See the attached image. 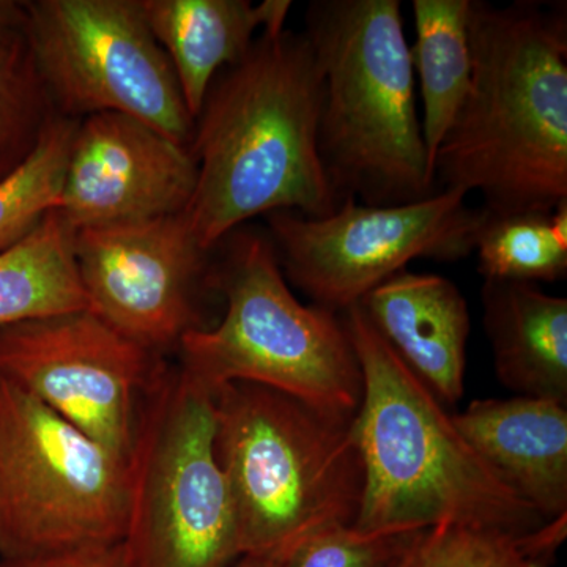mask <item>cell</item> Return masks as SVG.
<instances>
[{"instance_id":"277c9868","label":"cell","mask_w":567,"mask_h":567,"mask_svg":"<svg viewBox=\"0 0 567 567\" xmlns=\"http://www.w3.org/2000/svg\"><path fill=\"white\" fill-rule=\"evenodd\" d=\"M305 24L323 76L320 159L339 200L391 207L440 193L401 2L315 0Z\"/></svg>"},{"instance_id":"ffe728a7","label":"cell","mask_w":567,"mask_h":567,"mask_svg":"<svg viewBox=\"0 0 567 567\" xmlns=\"http://www.w3.org/2000/svg\"><path fill=\"white\" fill-rule=\"evenodd\" d=\"M567 537V516L527 533L436 525L424 529L399 567H551Z\"/></svg>"},{"instance_id":"484cf974","label":"cell","mask_w":567,"mask_h":567,"mask_svg":"<svg viewBox=\"0 0 567 567\" xmlns=\"http://www.w3.org/2000/svg\"><path fill=\"white\" fill-rule=\"evenodd\" d=\"M292 550L259 551L245 554L233 567H282Z\"/></svg>"},{"instance_id":"9c48e42d","label":"cell","mask_w":567,"mask_h":567,"mask_svg":"<svg viewBox=\"0 0 567 567\" xmlns=\"http://www.w3.org/2000/svg\"><path fill=\"white\" fill-rule=\"evenodd\" d=\"M25 35L55 114L128 115L189 147L194 118L142 0L24 2Z\"/></svg>"},{"instance_id":"4fadbf2b","label":"cell","mask_w":567,"mask_h":567,"mask_svg":"<svg viewBox=\"0 0 567 567\" xmlns=\"http://www.w3.org/2000/svg\"><path fill=\"white\" fill-rule=\"evenodd\" d=\"M197 185L192 151L128 115H91L71 140L55 210L76 230L182 215Z\"/></svg>"},{"instance_id":"8992f818","label":"cell","mask_w":567,"mask_h":567,"mask_svg":"<svg viewBox=\"0 0 567 567\" xmlns=\"http://www.w3.org/2000/svg\"><path fill=\"white\" fill-rule=\"evenodd\" d=\"M212 286L226 301L215 328L183 336L182 368L208 390L244 382L339 415H354L360 363L341 315L297 300L268 234L238 227L219 244Z\"/></svg>"},{"instance_id":"9a60e30c","label":"cell","mask_w":567,"mask_h":567,"mask_svg":"<svg viewBox=\"0 0 567 567\" xmlns=\"http://www.w3.org/2000/svg\"><path fill=\"white\" fill-rule=\"evenodd\" d=\"M383 341L443 405L461 401L472 320L456 284L402 270L358 303Z\"/></svg>"},{"instance_id":"4316f807","label":"cell","mask_w":567,"mask_h":567,"mask_svg":"<svg viewBox=\"0 0 567 567\" xmlns=\"http://www.w3.org/2000/svg\"><path fill=\"white\" fill-rule=\"evenodd\" d=\"M404 559H405V558H404ZM401 565H402V563H401ZM401 565H399V566H401ZM399 566H398V567H399Z\"/></svg>"},{"instance_id":"8fae6325","label":"cell","mask_w":567,"mask_h":567,"mask_svg":"<svg viewBox=\"0 0 567 567\" xmlns=\"http://www.w3.org/2000/svg\"><path fill=\"white\" fill-rule=\"evenodd\" d=\"M158 361L89 309L0 328V375L122 461Z\"/></svg>"},{"instance_id":"e0dca14e","label":"cell","mask_w":567,"mask_h":567,"mask_svg":"<svg viewBox=\"0 0 567 567\" xmlns=\"http://www.w3.org/2000/svg\"><path fill=\"white\" fill-rule=\"evenodd\" d=\"M484 330L496 379L517 395L567 405V300L536 284L484 279Z\"/></svg>"},{"instance_id":"5bb4252c","label":"cell","mask_w":567,"mask_h":567,"mask_svg":"<svg viewBox=\"0 0 567 567\" xmlns=\"http://www.w3.org/2000/svg\"><path fill=\"white\" fill-rule=\"evenodd\" d=\"M453 420L487 468L544 520L567 516V405L480 399Z\"/></svg>"},{"instance_id":"6da1fadb","label":"cell","mask_w":567,"mask_h":567,"mask_svg":"<svg viewBox=\"0 0 567 567\" xmlns=\"http://www.w3.org/2000/svg\"><path fill=\"white\" fill-rule=\"evenodd\" d=\"M323 76L305 32L260 33L219 71L194 121L196 192L185 215L204 251L256 216L324 218L341 205L319 153Z\"/></svg>"},{"instance_id":"ba28073f","label":"cell","mask_w":567,"mask_h":567,"mask_svg":"<svg viewBox=\"0 0 567 567\" xmlns=\"http://www.w3.org/2000/svg\"><path fill=\"white\" fill-rule=\"evenodd\" d=\"M126 461L0 375V558L118 544Z\"/></svg>"},{"instance_id":"44dd1931","label":"cell","mask_w":567,"mask_h":567,"mask_svg":"<svg viewBox=\"0 0 567 567\" xmlns=\"http://www.w3.org/2000/svg\"><path fill=\"white\" fill-rule=\"evenodd\" d=\"M54 114L25 25L0 28V182L32 155Z\"/></svg>"},{"instance_id":"30bf717a","label":"cell","mask_w":567,"mask_h":567,"mask_svg":"<svg viewBox=\"0 0 567 567\" xmlns=\"http://www.w3.org/2000/svg\"><path fill=\"white\" fill-rule=\"evenodd\" d=\"M265 218L284 276L315 305L341 315L412 260L468 257L486 210L470 207L465 193L443 189L391 207L346 199L324 218L298 212Z\"/></svg>"},{"instance_id":"d4e9b609","label":"cell","mask_w":567,"mask_h":567,"mask_svg":"<svg viewBox=\"0 0 567 567\" xmlns=\"http://www.w3.org/2000/svg\"><path fill=\"white\" fill-rule=\"evenodd\" d=\"M0 567H125V561L118 543L69 548L33 557L0 558Z\"/></svg>"},{"instance_id":"cb8c5ba5","label":"cell","mask_w":567,"mask_h":567,"mask_svg":"<svg viewBox=\"0 0 567 567\" xmlns=\"http://www.w3.org/2000/svg\"><path fill=\"white\" fill-rule=\"evenodd\" d=\"M423 532L364 533L353 525L322 529L301 540L282 567H398Z\"/></svg>"},{"instance_id":"7a4b0ae2","label":"cell","mask_w":567,"mask_h":567,"mask_svg":"<svg viewBox=\"0 0 567 567\" xmlns=\"http://www.w3.org/2000/svg\"><path fill=\"white\" fill-rule=\"evenodd\" d=\"M472 84L434 159L439 192H480L492 215L567 200V21L539 2L472 0Z\"/></svg>"},{"instance_id":"3957f363","label":"cell","mask_w":567,"mask_h":567,"mask_svg":"<svg viewBox=\"0 0 567 567\" xmlns=\"http://www.w3.org/2000/svg\"><path fill=\"white\" fill-rule=\"evenodd\" d=\"M363 380L354 434L364 533L470 525L527 533L546 524L477 457L445 405L377 333L360 306L341 312Z\"/></svg>"},{"instance_id":"7c38bea8","label":"cell","mask_w":567,"mask_h":567,"mask_svg":"<svg viewBox=\"0 0 567 567\" xmlns=\"http://www.w3.org/2000/svg\"><path fill=\"white\" fill-rule=\"evenodd\" d=\"M208 254L185 213L74 233V259L89 311L156 354L203 328L194 292Z\"/></svg>"},{"instance_id":"5b68a950","label":"cell","mask_w":567,"mask_h":567,"mask_svg":"<svg viewBox=\"0 0 567 567\" xmlns=\"http://www.w3.org/2000/svg\"><path fill=\"white\" fill-rule=\"evenodd\" d=\"M215 454L233 496L241 554L293 550L353 525L363 494L354 415L254 383L213 391Z\"/></svg>"},{"instance_id":"2e32d148","label":"cell","mask_w":567,"mask_h":567,"mask_svg":"<svg viewBox=\"0 0 567 567\" xmlns=\"http://www.w3.org/2000/svg\"><path fill=\"white\" fill-rule=\"evenodd\" d=\"M148 28L166 52L194 121L219 71L240 61L256 33L284 31L292 2L265 0H142Z\"/></svg>"},{"instance_id":"ac0fdd59","label":"cell","mask_w":567,"mask_h":567,"mask_svg":"<svg viewBox=\"0 0 567 567\" xmlns=\"http://www.w3.org/2000/svg\"><path fill=\"white\" fill-rule=\"evenodd\" d=\"M472 0H413L415 47L410 48L420 80L421 130L429 163L464 106L472 84L468 17Z\"/></svg>"},{"instance_id":"52a82bcc","label":"cell","mask_w":567,"mask_h":567,"mask_svg":"<svg viewBox=\"0 0 567 567\" xmlns=\"http://www.w3.org/2000/svg\"><path fill=\"white\" fill-rule=\"evenodd\" d=\"M125 567H233L241 558L233 496L215 454L213 391L158 361L126 461Z\"/></svg>"},{"instance_id":"7402d4cb","label":"cell","mask_w":567,"mask_h":567,"mask_svg":"<svg viewBox=\"0 0 567 567\" xmlns=\"http://www.w3.org/2000/svg\"><path fill=\"white\" fill-rule=\"evenodd\" d=\"M78 122L52 115L32 155L0 182V252L24 240L58 208Z\"/></svg>"},{"instance_id":"603a6c76","label":"cell","mask_w":567,"mask_h":567,"mask_svg":"<svg viewBox=\"0 0 567 567\" xmlns=\"http://www.w3.org/2000/svg\"><path fill=\"white\" fill-rule=\"evenodd\" d=\"M480 274L498 281H558L567 274V246L557 240L550 213L492 215L477 234Z\"/></svg>"},{"instance_id":"d6986e66","label":"cell","mask_w":567,"mask_h":567,"mask_svg":"<svg viewBox=\"0 0 567 567\" xmlns=\"http://www.w3.org/2000/svg\"><path fill=\"white\" fill-rule=\"evenodd\" d=\"M89 309L74 259V229L58 210L0 252V328Z\"/></svg>"}]
</instances>
